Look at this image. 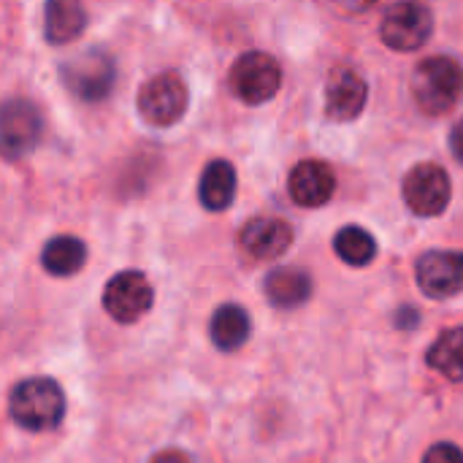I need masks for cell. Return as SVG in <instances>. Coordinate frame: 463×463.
Returning <instances> with one entry per match:
<instances>
[{
  "label": "cell",
  "mask_w": 463,
  "mask_h": 463,
  "mask_svg": "<svg viewBox=\"0 0 463 463\" xmlns=\"http://www.w3.org/2000/svg\"><path fill=\"white\" fill-rule=\"evenodd\" d=\"M8 415L24 431H52L65 418V393L49 377H27L14 385Z\"/></svg>",
  "instance_id": "cell-1"
},
{
  "label": "cell",
  "mask_w": 463,
  "mask_h": 463,
  "mask_svg": "<svg viewBox=\"0 0 463 463\" xmlns=\"http://www.w3.org/2000/svg\"><path fill=\"white\" fill-rule=\"evenodd\" d=\"M463 92V71L453 57H429L412 73V95L418 106L431 114H448Z\"/></svg>",
  "instance_id": "cell-2"
},
{
  "label": "cell",
  "mask_w": 463,
  "mask_h": 463,
  "mask_svg": "<svg viewBox=\"0 0 463 463\" xmlns=\"http://www.w3.org/2000/svg\"><path fill=\"white\" fill-rule=\"evenodd\" d=\"M190 92L176 71H163L152 76L138 92V111L155 128H171L187 111Z\"/></svg>",
  "instance_id": "cell-3"
},
{
  "label": "cell",
  "mask_w": 463,
  "mask_h": 463,
  "mask_svg": "<svg viewBox=\"0 0 463 463\" xmlns=\"http://www.w3.org/2000/svg\"><path fill=\"white\" fill-rule=\"evenodd\" d=\"M43 133V117L35 103L11 98L0 103V155L19 160L30 155Z\"/></svg>",
  "instance_id": "cell-4"
},
{
  "label": "cell",
  "mask_w": 463,
  "mask_h": 463,
  "mask_svg": "<svg viewBox=\"0 0 463 463\" xmlns=\"http://www.w3.org/2000/svg\"><path fill=\"white\" fill-rule=\"evenodd\" d=\"M434 30V14L420 0H399L393 3L380 24L383 41L396 52H415L420 49Z\"/></svg>",
  "instance_id": "cell-5"
},
{
  "label": "cell",
  "mask_w": 463,
  "mask_h": 463,
  "mask_svg": "<svg viewBox=\"0 0 463 463\" xmlns=\"http://www.w3.org/2000/svg\"><path fill=\"white\" fill-rule=\"evenodd\" d=\"M62 81L76 98L100 103L114 87V60L103 49H87L62 65Z\"/></svg>",
  "instance_id": "cell-6"
},
{
  "label": "cell",
  "mask_w": 463,
  "mask_h": 463,
  "mask_svg": "<svg viewBox=\"0 0 463 463\" xmlns=\"http://www.w3.org/2000/svg\"><path fill=\"white\" fill-rule=\"evenodd\" d=\"M279 84H282V68L266 52H244L231 68V87L250 106L271 100Z\"/></svg>",
  "instance_id": "cell-7"
},
{
  "label": "cell",
  "mask_w": 463,
  "mask_h": 463,
  "mask_svg": "<svg viewBox=\"0 0 463 463\" xmlns=\"http://www.w3.org/2000/svg\"><path fill=\"white\" fill-rule=\"evenodd\" d=\"M155 304L152 282L141 271H119L103 288V309L111 320L130 326L141 320Z\"/></svg>",
  "instance_id": "cell-8"
},
{
  "label": "cell",
  "mask_w": 463,
  "mask_h": 463,
  "mask_svg": "<svg viewBox=\"0 0 463 463\" xmlns=\"http://www.w3.org/2000/svg\"><path fill=\"white\" fill-rule=\"evenodd\" d=\"M404 201L420 217H437L450 203V176L437 163L415 165L404 179Z\"/></svg>",
  "instance_id": "cell-9"
},
{
  "label": "cell",
  "mask_w": 463,
  "mask_h": 463,
  "mask_svg": "<svg viewBox=\"0 0 463 463\" xmlns=\"http://www.w3.org/2000/svg\"><path fill=\"white\" fill-rule=\"evenodd\" d=\"M418 288L429 298H453L463 290V252L431 250L415 266Z\"/></svg>",
  "instance_id": "cell-10"
},
{
  "label": "cell",
  "mask_w": 463,
  "mask_h": 463,
  "mask_svg": "<svg viewBox=\"0 0 463 463\" xmlns=\"http://www.w3.org/2000/svg\"><path fill=\"white\" fill-rule=\"evenodd\" d=\"M369 98V87L364 81V76L347 65H336L328 73L326 81V111L331 119L336 122H350L355 119Z\"/></svg>",
  "instance_id": "cell-11"
},
{
  "label": "cell",
  "mask_w": 463,
  "mask_h": 463,
  "mask_svg": "<svg viewBox=\"0 0 463 463\" xmlns=\"http://www.w3.org/2000/svg\"><path fill=\"white\" fill-rule=\"evenodd\" d=\"M290 198L304 209H317L331 201L336 190V176L323 160H301L288 179Z\"/></svg>",
  "instance_id": "cell-12"
},
{
  "label": "cell",
  "mask_w": 463,
  "mask_h": 463,
  "mask_svg": "<svg viewBox=\"0 0 463 463\" xmlns=\"http://www.w3.org/2000/svg\"><path fill=\"white\" fill-rule=\"evenodd\" d=\"M239 244L255 260H274L293 244V228L277 217H255L241 228Z\"/></svg>",
  "instance_id": "cell-13"
},
{
  "label": "cell",
  "mask_w": 463,
  "mask_h": 463,
  "mask_svg": "<svg viewBox=\"0 0 463 463\" xmlns=\"http://www.w3.org/2000/svg\"><path fill=\"white\" fill-rule=\"evenodd\" d=\"M266 298L277 309H296L309 301L312 296V277L304 269L296 266H282L274 269L266 282H263Z\"/></svg>",
  "instance_id": "cell-14"
},
{
  "label": "cell",
  "mask_w": 463,
  "mask_h": 463,
  "mask_svg": "<svg viewBox=\"0 0 463 463\" xmlns=\"http://www.w3.org/2000/svg\"><path fill=\"white\" fill-rule=\"evenodd\" d=\"M87 24V14L81 0H46L43 8V35L49 43H71L76 35H81Z\"/></svg>",
  "instance_id": "cell-15"
},
{
  "label": "cell",
  "mask_w": 463,
  "mask_h": 463,
  "mask_svg": "<svg viewBox=\"0 0 463 463\" xmlns=\"http://www.w3.org/2000/svg\"><path fill=\"white\" fill-rule=\"evenodd\" d=\"M250 331H252V320H250L247 309L239 304H222L212 315V323H209V336H212L214 347L222 353H233V350L244 347L250 339Z\"/></svg>",
  "instance_id": "cell-16"
},
{
  "label": "cell",
  "mask_w": 463,
  "mask_h": 463,
  "mask_svg": "<svg viewBox=\"0 0 463 463\" xmlns=\"http://www.w3.org/2000/svg\"><path fill=\"white\" fill-rule=\"evenodd\" d=\"M236 195V171L228 160H212L198 182V198L209 212H225Z\"/></svg>",
  "instance_id": "cell-17"
},
{
  "label": "cell",
  "mask_w": 463,
  "mask_h": 463,
  "mask_svg": "<svg viewBox=\"0 0 463 463\" xmlns=\"http://www.w3.org/2000/svg\"><path fill=\"white\" fill-rule=\"evenodd\" d=\"M87 260V247L76 236H54L41 252V266L52 277H73Z\"/></svg>",
  "instance_id": "cell-18"
},
{
  "label": "cell",
  "mask_w": 463,
  "mask_h": 463,
  "mask_svg": "<svg viewBox=\"0 0 463 463\" xmlns=\"http://www.w3.org/2000/svg\"><path fill=\"white\" fill-rule=\"evenodd\" d=\"M426 364L450 383H463V328H448L429 347Z\"/></svg>",
  "instance_id": "cell-19"
},
{
  "label": "cell",
  "mask_w": 463,
  "mask_h": 463,
  "mask_svg": "<svg viewBox=\"0 0 463 463\" xmlns=\"http://www.w3.org/2000/svg\"><path fill=\"white\" fill-rule=\"evenodd\" d=\"M334 250L347 266H369L377 258V241L369 231L347 225L334 236Z\"/></svg>",
  "instance_id": "cell-20"
},
{
  "label": "cell",
  "mask_w": 463,
  "mask_h": 463,
  "mask_svg": "<svg viewBox=\"0 0 463 463\" xmlns=\"http://www.w3.org/2000/svg\"><path fill=\"white\" fill-rule=\"evenodd\" d=\"M423 463H463V450L453 442H437L423 456Z\"/></svg>",
  "instance_id": "cell-21"
},
{
  "label": "cell",
  "mask_w": 463,
  "mask_h": 463,
  "mask_svg": "<svg viewBox=\"0 0 463 463\" xmlns=\"http://www.w3.org/2000/svg\"><path fill=\"white\" fill-rule=\"evenodd\" d=\"M418 323H420V315H418V309H412V307H404V309H399V315H396V326H399V328H404V331H412V328H418Z\"/></svg>",
  "instance_id": "cell-22"
},
{
  "label": "cell",
  "mask_w": 463,
  "mask_h": 463,
  "mask_svg": "<svg viewBox=\"0 0 463 463\" xmlns=\"http://www.w3.org/2000/svg\"><path fill=\"white\" fill-rule=\"evenodd\" d=\"M377 0H336V8L342 14H364L374 5Z\"/></svg>",
  "instance_id": "cell-23"
},
{
  "label": "cell",
  "mask_w": 463,
  "mask_h": 463,
  "mask_svg": "<svg viewBox=\"0 0 463 463\" xmlns=\"http://www.w3.org/2000/svg\"><path fill=\"white\" fill-rule=\"evenodd\" d=\"M149 463H193V458L182 450H160L157 456H152Z\"/></svg>",
  "instance_id": "cell-24"
},
{
  "label": "cell",
  "mask_w": 463,
  "mask_h": 463,
  "mask_svg": "<svg viewBox=\"0 0 463 463\" xmlns=\"http://www.w3.org/2000/svg\"><path fill=\"white\" fill-rule=\"evenodd\" d=\"M450 149H453L456 160L463 163V119H458V125H456L453 133H450Z\"/></svg>",
  "instance_id": "cell-25"
}]
</instances>
